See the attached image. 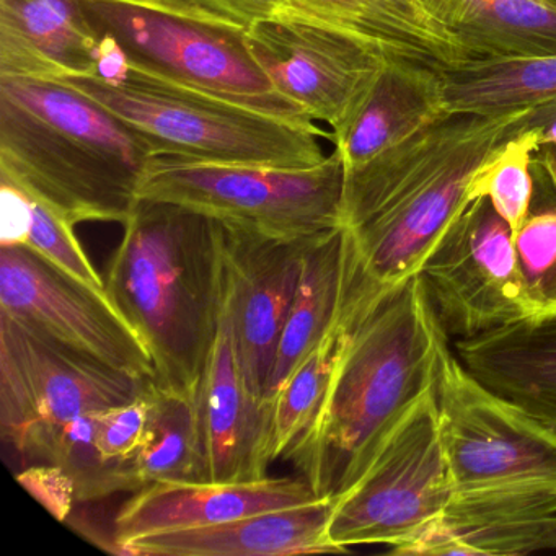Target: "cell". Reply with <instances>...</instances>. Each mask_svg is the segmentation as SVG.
Returning <instances> with one entry per match:
<instances>
[{
	"label": "cell",
	"instance_id": "6da1fadb",
	"mask_svg": "<svg viewBox=\"0 0 556 556\" xmlns=\"http://www.w3.org/2000/svg\"><path fill=\"white\" fill-rule=\"evenodd\" d=\"M447 343L418 275L377 294L348 275L330 383L285 458L321 497L346 493L390 429L434 387Z\"/></svg>",
	"mask_w": 556,
	"mask_h": 556
},
{
	"label": "cell",
	"instance_id": "7a4b0ae2",
	"mask_svg": "<svg viewBox=\"0 0 556 556\" xmlns=\"http://www.w3.org/2000/svg\"><path fill=\"white\" fill-rule=\"evenodd\" d=\"M532 109L448 113L372 161L344 170L341 223L353 278L377 294L418 275L435 243L475 197L484 162L530 129Z\"/></svg>",
	"mask_w": 556,
	"mask_h": 556
},
{
	"label": "cell",
	"instance_id": "3957f363",
	"mask_svg": "<svg viewBox=\"0 0 556 556\" xmlns=\"http://www.w3.org/2000/svg\"><path fill=\"white\" fill-rule=\"evenodd\" d=\"M434 393L452 483L445 526L467 556L536 553L556 520V432L471 376L451 343Z\"/></svg>",
	"mask_w": 556,
	"mask_h": 556
},
{
	"label": "cell",
	"instance_id": "277c9868",
	"mask_svg": "<svg viewBox=\"0 0 556 556\" xmlns=\"http://www.w3.org/2000/svg\"><path fill=\"white\" fill-rule=\"evenodd\" d=\"M157 155L86 93L56 80L0 76V174L73 226L126 224Z\"/></svg>",
	"mask_w": 556,
	"mask_h": 556
},
{
	"label": "cell",
	"instance_id": "5b68a950",
	"mask_svg": "<svg viewBox=\"0 0 556 556\" xmlns=\"http://www.w3.org/2000/svg\"><path fill=\"white\" fill-rule=\"evenodd\" d=\"M123 227L106 294L148 348L154 382L193 400L223 305L220 223L178 204L141 200Z\"/></svg>",
	"mask_w": 556,
	"mask_h": 556
},
{
	"label": "cell",
	"instance_id": "8992f818",
	"mask_svg": "<svg viewBox=\"0 0 556 556\" xmlns=\"http://www.w3.org/2000/svg\"><path fill=\"white\" fill-rule=\"evenodd\" d=\"M99 71L61 84L86 93L144 136L159 155L307 168L327 159L311 118L271 115L129 66L102 41Z\"/></svg>",
	"mask_w": 556,
	"mask_h": 556
},
{
	"label": "cell",
	"instance_id": "52a82bcc",
	"mask_svg": "<svg viewBox=\"0 0 556 556\" xmlns=\"http://www.w3.org/2000/svg\"><path fill=\"white\" fill-rule=\"evenodd\" d=\"M100 40L136 70L240 105L308 118L250 50L247 28L191 0H76Z\"/></svg>",
	"mask_w": 556,
	"mask_h": 556
},
{
	"label": "cell",
	"instance_id": "ba28073f",
	"mask_svg": "<svg viewBox=\"0 0 556 556\" xmlns=\"http://www.w3.org/2000/svg\"><path fill=\"white\" fill-rule=\"evenodd\" d=\"M343 190L344 164L337 149L307 168L157 155L146 172L139 200L178 204L230 226L299 239L343 226Z\"/></svg>",
	"mask_w": 556,
	"mask_h": 556
},
{
	"label": "cell",
	"instance_id": "9c48e42d",
	"mask_svg": "<svg viewBox=\"0 0 556 556\" xmlns=\"http://www.w3.org/2000/svg\"><path fill=\"white\" fill-rule=\"evenodd\" d=\"M451 500L432 387L390 429L359 480L333 500L328 536L343 553L383 545L393 555L442 519Z\"/></svg>",
	"mask_w": 556,
	"mask_h": 556
},
{
	"label": "cell",
	"instance_id": "30bf717a",
	"mask_svg": "<svg viewBox=\"0 0 556 556\" xmlns=\"http://www.w3.org/2000/svg\"><path fill=\"white\" fill-rule=\"evenodd\" d=\"M448 341L470 340L535 315L509 224L488 198L454 220L418 273Z\"/></svg>",
	"mask_w": 556,
	"mask_h": 556
},
{
	"label": "cell",
	"instance_id": "8fae6325",
	"mask_svg": "<svg viewBox=\"0 0 556 556\" xmlns=\"http://www.w3.org/2000/svg\"><path fill=\"white\" fill-rule=\"evenodd\" d=\"M151 380L113 369L0 312V434L8 444L34 426L125 405Z\"/></svg>",
	"mask_w": 556,
	"mask_h": 556
},
{
	"label": "cell",
	"instance_id": "7c38bea8",
	"mask_svg": "<svg viewBox=\"0 0 556 556\" xmlns=\"http://www.w3.org/2000/svg\"><path fill=\"white\" fill-rule=\"evenodd\" d=\"M0 312L139 379L154 361L106 289L87 285L25 247H0Z\"/></svg>",
	"mask_w": 556,
	"mask_h": 556
},
{
	"label": "cell",
	"instance_id": "4fadbf2b",
	"mask_svg": "<svg viewBox=\"0 0 556 556\" xmlns=\"http://www.w3.org/2000/svg\"><path fill=\"white\" fill-rule=\"evenodd\" d=\"M253 58L273 86L331 142L346 132L389 64L348 35L304 22H256L247 28Z\"/></svg>",
	"mask_w": 556,
	"mask_h": 556
},
{
	"label": "cell",
	"instance_id": "5bb4252c",
	"mask_svg": "<svg viewBox=\"0 0 556 556\" xmlns=\"http://www.w3.org/2000/svg\"><path fill=\"white\" fill-rule=\"evenodd\" d=\"M242 27L304 22L348 35L390 66L445 73L470 61L422 0H191Z\"/></svg>",
	"mask_w": 556,
	"mask_h": 556
},
{
	"label": "cell",
	"instance_id": "9a60e30c",
	"mask_svg": "<svg viewBox=\"0 0 556 556\" xmlns=\"http://www.w3.org/2000/svg\"><path fill=\"white\" fill-rule=\"evenodd\" d=\"M220 229L224 282L240 364L250 392L265 409L279 338L315 236L278 239L224 223Z\"/></svg>",
	"mask_w": 556,
	"mask_h": 556
},
{
	"label": "cell",
	"instance_id": "2e32d148",
	"mask_svg": "<svg viewBox=\"0 0 556 556\" xmlns=\"http://www.w3.org/2000/svg\"><path fill=\"white\" fill-rule=\"evenodd\" d=\"M204 480L268 477L269 416L247 386L224 282L216 337L193 399Z\"/></svg>",
	"mask_w": 556,
	"mask_h": 556
},
{
	"label": "cell",
	"instance_id": "e0dca14e",
	"mask_svg": "<svg viewBox=\"0 0 556 556\" xmlns=\"http://www.w3.org/2000/svg\"><path fill=\"white\" fill-rule=\"evenodd\" d=\"M324 500L312 484L298 478L242 481H155L136 491L115 517V539L216 526L266 510L286 509Z\"/></svg>",
	"mask_w": 556,
	"mask_h": 556
},
{
	"label": "cell",
	"instance_id": "ac0fdd59",
	"mask_svg": "<svg viewBox=\"0 0 556 556\" xmlns=\"http://www.w3.org/2000/svg\"><path fill=\"white\" fill-rule=\"evenodd\" d=\"M331 497L216 526L151 533L122 543L136 556H292L343 553L328 536Z\"/></svg>",
	"mask_w": 556,
	"mask_h": 556
},
{
	"label": "cell",
	"instance_id": "d6986e66",
	"mask_svg": "<svg viewBox=\"0 0 556 556\" xmlns=\"http://www.w3.org/2000/svg\"><path fill=\"white\" fill-rule=\"evenodd\" d=\"M102 40L76 0H0V76H93Z\"/></svg>",
	"mask_w": 556,
	"mask_h": 556
},
{
	"label": "cell",
	"instance_id": "ffe728a7",
	"mask_svg": "<svg viewBox=\"0 0 556 556\" xmlns=\"http://www.w3.org/2000/svg\"><path fill=\"white\" fill-rule=\"evenodd\" d=\"M451 346L471 376L556 432V312Z\"/></svg>",
	"mask_w": 556,
	"mask_h": 556
},
{
	"label": "cell",
	"instance_id": "44dd1931",
	"mask_svg": "<svg viewBox=\"0 0 556 556\" xmlns=\"http://www.w3.org/2000/svg\"><path fill=\"white\" fill-rule=\"evenodd\" d=\"M350 237L343 226L317 233L305 253L298 291L279 338L265 393V409L292 370L334 330L343 308Z\"/></svg>",
	"mask_w": 556,
	"mask_h": 556
},
{
	"label": "cell",
	"instance_id": "7402d4cb",
	"mask_svg": "<svg viewBox=\"0 0 556 556\" xmlns=\"http://www.w3.org/2000/svg\"><path fill=\"white\" fill-rule=\"evenodd\" d=\"M442 74L386 66L350 128L333 142L344 170L359 167L444 115Z\"/></svg>",
	"mask_w": 556,
	"mask_h": 556
},
{
	"label": "cell",
	"instance_id": "603a6c76",
	"mask_svg": "<svg viewBox=\"0 0 556 556\" xmlns=\"http://www.w3.org/2000/svg\"><path fill=\"white\" fill-rule=\"evenodd\" d=\"M470 60L556 54L553 0H422Z\"/></svg>",
	"mask_w": 556,
	"mask_h": 556
},
{
	"label": "cell",
	"instance_id": "cb8c5ba5",
	"mask_svg": "<svg viewBox=\"0 0 556 556\" xmlns=\"http://www.w3.org/2000/svg\"><path fill=\"white\" fill-rule=\"evenodd\" d=\"M100 415L102 412L34 426L12 447L24 460L56 465L66 471L76 488L77 503L142 490L132 460H110L103 455L97 441Z\"/></svg>",
	"mask_w": 556,
	"mask_h": 556
},
{
	"label": "cell",
	"instance_id": "d4e9b609",
	"mask_svg": "<svg viewBox=\"0 0 556 556\" xmlns=\"http://www.w3.org/2000/svg\"><path fill=\"white\" fill-rule=\"evenodd\" d=\"M445 112L501 115L556 100V54L470 60L442 73Z\"/></svg>",
	"mask_w": 556,
	"mask_h": 556
},
{
	"label": "cell",
	"instance_id": "484cf974",
	"mask_svg": "<svg viewBox=\"0 0 556 556\" xmlns=\"http://www.w3.org/2000/svg\"><path fill=\"white\" fill-rule=\"evenodd\" d=\"M132 464L144 486L155 481L204 480L193 400L152 382L151 416Z\"/></svg>",
	"mask_w": 556,
	"mask_h": 556
},
{
	"label": "cell",
	"instance_id": "4316f807",
	"mask_svg": "<svg viewBox=\"0 0 556 556\" xmlns=\"http://www.w3.org/2000/svg\"><path fill=\"white\" fill-rule=\"evenodd\" d=\"M340 331L341 317L334 330L292 370L276 392L266 445L269 464L285 458L289 448L311 426L330 383L340 348Z\"/></svg>",
	"mask_w": 556,
	"mask_h": 556
},
{
	"label": "cell",
	"instance_id": "83f0119b",
	"mask_svg": "<svg viewBox=\"0 0 556 556\" xmlns=\"http://www.w3.org/2000/svg\"><path fill=\"white\" fill-rule=\"evenodd\" d=\"M539 149V132L526 129L504 142L475 178V197L488 198L514 233L532 213V165Z\"/></svg>",
	"mask_w": 556,
	"mask_h": 556
},
{
	"label": "cell",
	"instance_id": "f1b7e54d",
	"mask_svg": "<svg viewBox=\"0 0 556 556\" xmlns=\"http://www.w3.org/2000/svg\"><path fill=\"white\" fill-rule=\"evenodd\" d=\"M514 242L535 315L556 312V210L530 213L514 233Z\"/></svg>",
	"mask_w": 556,
	"mask_h": 556
},
{
	"label": "cell",
	"instance_id": "f546056e",
	"mask_svg": "<svg viewBox=\"0 0 556 556\" xmlns=\"http://www.w3.org/2000/svg\"><path fill=\"white\" fill-rule=\"evenodd\" d=\"M30 198V216H28L24 239L18 247L31 250L41 258L48 260L58 268L87 285L105 289V279L99 275L74 232L76 226L67 223L56 211L51 210L31 194Z\"/></svg>",
	"mask_w": 556,
	"mask_h": 556
},
{
	"label": "cell",
	"instance_id": "4dcf8cb0",
	"mask_svg": "<svg viewBox=\"0 0 556 556\" xmlns=\"http://www.w3.org/2000/svg\"><path fill=\"white\" fill-rule=\"evenodd\" d=\"M152 382L144 393L100 415L97 441L110 460L131 462L144 441L152 408Z\"/></svg>",
	"mask_w": 556,
	"mask_h": 556
},
{
	"label": "cell",
	"instance_id": "1f68e13d",
	"mask_svg": "<svg viewBox=\"0 0 556 556\" xmlns=\"http://www.w3.org/2000/svg\"><path fill=\"white\" fill-rule=\"evenodd\" d=\"M17 480L60 522L70 517L77 504L73 480L56 465H31L17 475Z\"/></svg>",
	"mask_w": 556,
	"mask_h": 556
},
{
	"label": "cell",
	"instance_id": "d6a6232c",
	"mask_svg": "<svg viewBox=\"0 0 556 556\" xmlns=\"http://www.w3.org/2000/svg\"><path fill=\"white\" fill-rule=\"evenodd\" d=\"M529 126L539 132L540 148L556 144V100L532 109Z\"/></svg>",
	"mask_w": 556,
	"mask_h": 556
},
{
	"label": "cell",
	"instance_id": "836d02e7",
	"mask_svg": "<svg viewBox=\"0 0 556 556\" xmlns=\"http://www.w3.org/2000/svg\"><path fill=\"white\" fill-rule=\"evenodd\" d=\"M536 164L542 165L545 170L546 177L552 181L553 188L556 191V144L543 146L536 151Z\"/></svg>",
	"mask_w": 556,
	"mask_h": 556
},
{
	"label": "cell",
	"instance_id": "e575fe53",
	"mask_svg": "<svg viewBox=\"0 0 556 556\" xmlns=\"http://www.w3.org/2000/svg\"><path fill=\"white\" fill-rule=\"evenodd\" d=\"M539 552H556V520L540 540Z\"/></svg>",
	"mask_w": 556,
	"mask_h": 556
},
{
	"label": "cell",
	"instance_id": "d590c367",
	"mask_svg": "<svg viewBox=\"0 0 556 556\" xmlns=\"http://www.w3.org/2000/svg\"><path fill=\"white\" fill-rule=\"evenodd\" d=\"M553 2H556V0H553Z\"/></svg>",
	"mask_w": 556,
	"mask_h": 556
}]
</instances>
